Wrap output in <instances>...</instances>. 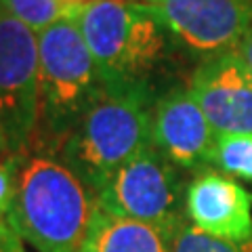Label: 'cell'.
<instances>
[{"label": "cell", "mask_w": 252, "mask_h": 252, "mask_svg": "<svg viewBox=\"0 0 252 252\" xmlns=\"http://www.w3.org/2000/svg\"><path fill=\"white\" fill-rule=\"evenodd\" d=\"M97 200L61 158L36 154L21 162L9 223L38 252H80Z\"/></svg>", "instance_id": "obj_1"}, {"label": "cell", "mask_w": 252, "mask_h": 252, "mask_svg": "<svg viewBox=\"0 0 252 252\" xmlns=\"http://www.w3.org/2000/svg\"><path fill=\"white\" fill-rule=\"evenodd\" d=\"M149 84L103 91L59 147V158L97 193L132 156L152 145Z\"/></svg>", "instance_id": "obj_2"}, {"label": "cell", "mask_w": 252, "mask_h": 252, "mask_svg": "<svg viewBox=\"0 0 252 252\" xmlns=\"http://www.w3.org/2000/svg\"><path fill=\"white\" fill-rule=\"evenodd\" d=\"M93 55L76 17H65L38 34V116L32 139L63 145L103 91Z\"/></svg>", "instance_id": "obj_3"}, {"label": "cell", "mask_w": 252, "mask_h": 252, "mask_svg": "<svg viewBox=\"0 0 252 252\" xmlns=\"http://www.w3.org/2000/svg\"><path fill=\"white\" fill-rule=\"evenodd\" d=\"M76 21L105 86L147 84L168 55V32L139 2L93 0Z\"/></svg>", "instance_id": "obj_4"}, {"label": "cell", "mask_w": 252, "mask_h": 252, "mask_svg": "<svg viewBox=\"0 0 252 252\" xmlns=\"http://www.w3.org/2000/svg\"><path fill=\"white\" fill-rule=\"evenodd\" d=\"M187 187L177 166L154 145L124 162L94 193L97 208L175 233L187 220Z\"/></svg>", "instance_id": "obj_5"}, {"label": "cell", "mask_w": 252, "mask_h": 252, "mask_svg": "<svg viewBox=\"0 0 252 252\" xmlns=\"http://www.w3.org/2000/svg\"><path fill=\"white\" fill-rule=\"evenodd\" d=\"M36 116L38 34L0 4V122L11 152L32 141Z\"/></svg>", "instance_id": "obj_6"}, {"label": "cell", "mask_w": 252, "mask_h": 252, "mask_svg": "<svg viewBox=\"0 0 252 252\" xmlns=\"http://www.w3.org/2000/svg\"><path fill=\"white\" fill-rule=\"evenodd\" d=\"M143 6L175 40L206 59L238 49L252 28V0H147Z\"/></svg>", "instance_id": "obj_7"}, {"label": "cell", "mask_w": 252, "mask_h": 252, "mask_svg": "<svg viewBox=\"0 0 252 252\" xmlns=\"http://www.w3.org/2000/svg\"><path fill=\"white\" fill-rule=\"evenodd\" d=\"M187 89L217 135H252V74L238 49L202 61Z\"/></svg>", "instance_id": "obj_8"}, {"label": "cell", "mask_w": 252, "mask_h": 252, "mask_svg": "<svg viewBox=\"0 0 252 252\" xmlns=\"http://www.w3.org/2000/svg\"><path fill=\"white\" fill-rule=\"evenodd\" d=\"M217 132L189 89H170L152 109V145L183 170L212 164Z\"/></svg>", "instance_id": "obj_9"}, {"label": "cell", "mask_w": 252, "mask_h": 252, "mask_svg": "<svg viewBox=\"0 0 252 252\" xmlns=\"http://www.w3.org/2000/svg\"><path fill=\"white\" fill-rule=\"evenodd\" d=\"M185 217L215 238L235 242L252 238V195L219 170H204L187 185Z\"/></svg>", "instance_id": "obj_10"}, {"label": "cell", "mask_w": 252, "mask_h": 252, "mask_svg": "<svg viewBox=\"0 0 252 252\" xmlns=\"http://www.w3.org/2000/svg\"><path fill=\"white\" fill-rule=\"evenodd\" d=\"M175 233L94 208L80 252H172Z\"/></svg>", "instance_id": "obj_11"}, {"label": "cell", "mask_w": 252, "mask_h": 252, "mask_svg": "<svg viewBox=\"0 0 252 252\" xmlns=\"http://www.w3.org/2000/svg\"><path fill=\"white\" fill-rule=\"evenodd\" d=\"M212 164L227 177L252 183V135H217Z\"/></svg>", "instance_id": "obj_12"}, {"label": "cell", "mask_w": 252, "mask_h": 252, "mask_svg": "<svg viewBox=\"0 0 252 252\" xmlns=\"http://www.w3.org/2000/svg\"><path fill=\"white\" fill-rule=\"evenodd\" d=\"M0 4L36 34L65 17H76L80 11V6H69L61 0H0Z\"/></svg>", "instance_id": "obj_13"}, {"label": "cell", "mask_w": 252, "mask_h": 252, "mask_svg": "<svg viewBox=\"0 0 252 252\" xmlns=\"http://www.w3.org/2000/svg\"><path fill=\"white\" fill-rule=\"evenodd\" d=\"M172 252H252V238L240 242L215 238L185 220L172 238Z\"/></svg>", "instance_id": "obj_14"}, {"label": "cell", "mask_w": 252, "mask_h": 252, "mask_svg": "<svg viewBox=\"0 0 252 252\" xmlns=\"http://www.w3.org/2000/svg\"><path fill=\"white\" fill-rule=\"evenodd\" d=\"M21 162L17 158L0 162V223L11 219L15 195H17V179H19Z\"/></svg>", "instance_id": "obj_15"}, {"label": "cell", "mask_w": 252, "mask_h": 252, "mask_svg": "<svg viewBox=\"0 0 252 252\" xmlns=\"http://www.w3.org/2000/svg\"><path fill=\"white\" fill-rule=\"evenodd\" d=\"M0 252H26L21 235L15 231L9 220L0 223Z\"/></svg>", "instance_id": "obj_16"}, {"label": "cell", "mask_w": 252, "mask_h": 252, "mask_svg": "<svg viewBox=\"0 0 252 252\" xmlns=\"http://www.w3.org/2000/svg\"><path fill=\"white\" fill-rule=\"evenodd\" d=\"M238 51L242 53V57H244V61H246V65H248L250 74H252V28L248 30L246 38H244L242 44L238 46Z\"/></svg>", "instance_id": "obj_17"}, {"label": "cell", "mask_w": 252, "mask_h": 252, "mask_svg": "<svg viewBox=\"0 0 252 252\" xmlns=\"http://www.w3.org/2000/svg\"><path fill=\"white\" fill-rule=\"evenodd\" d=\"M61 2H65V4H69V6H82V4L93 2V0H61Z\"/></svg>", "instance_id": "obj_18"}, {"label": "cell", "mask_w": 252, "mask_h": 252, "mask_svg": "<svg viewBox=\"0 0 252 252\" xmlns=\"http://www.w3.org/2000/svg\"><path fill=\"white\" fill-rule=\"evenodd\" d=\"M2 149H9V147H6V135H4L2 122H0V152H2Z\"/></svg>", "instance_id": "obj_19"}, {"label": "cell", "mask_w": 252, "mask_h": 252, "mask_svg": "<svg viewBox=\"0 0 252 252\" xmlns=\"http://www.w3.org/2000/svg\"><path fill=\"white\" fill-rule=\"evenodd\" d=\"M124 2H139V4H143V2H147V0H124Z\"/></svg>", "instance_id": "obj_20"}]
</instances>
